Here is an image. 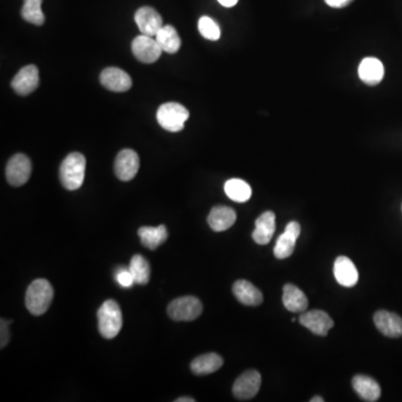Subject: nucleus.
I'll return each mask as SVG.
<instances>
[{"instance_id": "1", "label": "nucleus", "mask_w": 402, "mask_h": 402, "mask_svg": "<svg viewBox=\"0 0 402 402\" xmlns=\"http://www.w3.org/2000/svg\"><path fill=\"white\" fill-rule=\"evenodd\" d=\"M86 159L79 152L70 153L59 168V179L63 187L70 192L81 188L84 181Z\"/></svg>"}, {"instance_id": "2", "label": "nucleus", "mask_w": 402, "mask_h": 402, "mask_svg": "<svg viewBox=\"0 0 402 402\" xmlns=\"http://www.w3.org/2000/svg\"><path fill=\"white\" fill-rule=\"evenodd\" d=\"M54 290L47 279H38L31 281L26 292L25 304L31 314L40 316L51 307Z\"/></svg>"}, {"instance_id": "3", "label": "nucleus", "mask_w": 402, "mask_h": 402, "mask_svg": "<svg viewBox=\"0 0 402 402\" xmlns=\"http://www.w3.org/2000/svg\"><path fill=\"white\" fill-rule=\"evenodd\" d=\"M99 331L107 340L116 338L123 325L121 309L114 300H107L98 311Z\"/></svg>"}, {"instance_id": "4", "label": "nucleus", "mask_w": 402, "mask_h": 402, "mask_svg": "<svg viewBox=\"0 0 402 402\" xmlns=\"http://www.w3.org/2000/svg\"><path fill=\"white\" fill-rule=\"evenodd\" d=\"M189 118V111L180 103L169 102L159 107L157 112V123L169 132H179L185 127Z\"/></svg>"}, {"instance_id": "5", "label": "nucleus", "mask_w": 402, "mask_h": 402, "mask_svg": "<svg viewBox=\"0 0 402 402\" xmlns=\"http://www.w3.org/2000/svg\"><path fill=\"white\" fill-rule=\"evenodd\" d=\"M168 315L173 320H194L203 313V304L194 296L178 297L168 305Z\"/></svg>"}, {"instance_id": "6", "label": "nucleus", "mask_w": 402, "mask_h": 402, "mask_svg": "<svg viewBox=\"0 0 402 402\" xmlns=\"http://www.w3.org/2000/svg\"><path fill=\"white\" fill-rule=\"evenodd\" d=\"M31 162L27 155L17 153L10 157L6 167V178L10 186L20 187L29 180Z\"/></svg>"}, {"instance_id": "7", "label": "nucleus", "mask_w": 402, "mask_h": 402, "mask_svg": "<svg viewBox=\"0 0 402 402\" xmlns=\"http://www.w3.org/2000/svg\"><path fill=\"white\" fill-rule=\"evenodd\" d=\"M262 385V376L256 370H248L233 383V394L238 400H251L258 394Z\"/></svg>"}, {"instance_id": "8", "label": "nucleus", "mask_w": 402, "mask_h": 402, "mask_svg": "<svg viewBox=\"0 0 402 402\" xmlns=\"http://www.w3.org/2000/svg\"><path fill=\"white\" fill-rule=\"evenodd\" d=\"M132 53L141 63L152 64L160 59L162 49L155 38L142 34L133 40Z\"/></svg>"}, {"instance_id": "9", "label": "nucleus", "mask_w": 402, "mask_h": 402, "mask_svg": "<svg viewBox=\"0 0 402 402\" xmlns=\"http://www.w3.org/2000/svg\"><path fill=\"white\" fill-rule=\"evenodd\" d=\"M140 168V157L134 150L124 149L118 152L114 162V171L121 181L132 180Z\"/></svg>"}, {"instance_id": "10", "label": "nucleus", "mask_w": 402, "mask_h": 402, "mask_svg": "<svg viewBox=\"0 0 402 402\" xmlns=\"http://www.w3.org/2000/svg\"><path fill=\"white\" fill-rule=\"evenodd\" d=\"M298 322L307 327L311 332L320 337H325L330 330L334 327V322L330 315L320 309H313L309 312H304L298 318Z\"/></svg>"}, {"instance_id": "11", "label": "nucleus", "mask_w": 402, "mask_h": 402, "mask_svg": "<svg viewBox=\"0 0 402 402\" xmlns=\"http://www.w3.org/2000/svg\"><path fill=\"white\" fill-rule=\"evenodd\" d=\"M300 235H301V225L297 222H288L284 233L276 240L274 247V255L276 258L285 259L290 257L294 253Z\"/></svg>"}, {"instance_id": "12", "label": "nucleus", "mask_w": 402, "mask_h": 402, "mask_svg": "<svg viewBox=\"0 0 402 402\" xmlns=\"http://www.w3.org/2000/svg\"><path fill=\"white\" fill-rule=\"evenodd\" d=\"M40 85V72L35 65H27L16 74L12 81V88L20 95L33 93Z\"/></svg>"}, {"instance_id": "13", "label": "nucleus", "mask_w": 402, "mask_h": 402, "mask_svg": "<svg viewBox=\"0 0 402 402\" xmlns=\"http://www.w3.org/2000/svg\"><path fill=\"white\" fill-rule=\"evenodd\" d=\"M134 20L141 33L146 36L155 37L164 27L160 14L152 7H141L134 15Z\"/></svg>"}, {"instance_id": "14", "label": "nucleus", "mask_w": 402, "mask_h": 402, "mask_svg": "<svg viewBox=\"0 0 402 402\" xmlns=\"http://www.w3.org/2000/svg\"><path fill=\"white\" fill-rule=\"evenodd\" d=\"M100 82L112 92H127L132 88V79L121 68H107L100 75Z\"/></svg>"}, {"instance_id": "15", "label": "nucleus", "mask_w": 402, "mask_h": 402, "mask_svg": "<svg viewBox=\"0 0 402 402\" xmlns=\"http://www.w3.org/2000/svg\"><path fill=\"white\" fill-rule=\"evenodd\" d=\"M374 324L388 338H400L402 337V318L396 313L388 311H378L374 314Z\"/></svg>"}, {"instance_id": "16", "label": "nucleus", "mask_w": 402, "mask_h": 402, "mask_svg": "<svg viewBox=\"0 0 402 402\" xmlns=\"http://www.w3.org/2000/svg\"><path fill=\"white\" fill-rule=\"evenodd\" d=\"M276 216L273 211H265L257 218L254 229V242L258 245H268L273 238L276 228Z\"/></svg>"}, {"instance_id": "17", "label": "nucleus", "mask_w": 402, "mask_h": 402, "mask_svg": "<svg viewBox=\"0 0 402 402\" xmlns=\"http://www.w3.org/2000/svg\"><path fill=\"white\" fill-rule=\"evenodd\" d=\"M359 77L363 83L368 85L379 84L385 76V68L380 59L376 57H366L359 65Z\"/></svg>"}, {"instance_id": "18", "label": "nucleus", "mask_w": 402, "mask_h": 402, "mask_svg": "<svg viewBox=\"0 0 402 402\" xmlns=\"http://www.w3.org/2000/svg\"><path fill=\"white\" fill-rule=\"evenodd\" d=\"M335 279L344 287H353L359 281V273L351 259L346 256L337 258L333 268Z\"/></svg>"}, {"instance_id": "19", "label": "nucleus", "mask_w": 402, "mask_h": 402, "mask_svg": "<svg viewBox=\"0 0 402 402\" xmlns=\"http://www.w3.org/2000/svg\"><path fill=\"white\" fill-rule=\"evenodd\" d=\"M235 297L247 307H258L263 303V294L255 285L246 279L235 281L233 286Z\"/></svg>"}, {"instance_id": "20", "label": "nucleus", "mask_w": 402, "mask_h": 402, "mask_svg": "<svg viewBox=\"0 0 402 402\" xmlns=\"http://www.w3.org/2000/svg\"><path fill=\"white\" fill-rule=\"evenodd\" d=\"M352 387L364 401L374 402L381 396V388L379 383L372 378L363 374H357L352 379Z\"/></svg>"}, {"instance_id": "21", "label": "nucleus", "mask_w": 402, "mask_h": 402, "mask_svg": "<svg viewBox=\"0 0 402 402\" xmlns=\"http://www.w3.org/2000/svg\"><path fill=\"white\" fill-rule=\"evenodd\" d=\"M237 215L231 207L217 206L208 215V225L214 231H225L236 222Z\"/></svg>"}, {"instance_id": "22", "label": "nucleus", "mask_w": 402, "mask_h": 402, "mask_svg": "<svg viewBox=\"0 0 402 402\" xmlns=\"http://www.w3.org/2000/svg\"><path fill=\"white\" fill-rule=\"evenodd\" d=\"M283 304L287 311L293 313L305 312L309 307V301L303 291L293 284H286L283 288Z\"/></svg>"}, {"instance_id": "23", "label": "nucleus", "mask_w": 402, "mask_h": 402, "mask_svg": "<svg viewBox=\"0 0 402 402\" xmlns=\"http://www.w3.org/2000/svg\"><path fill=\"white\" fill-rule=\"evenodd\" d=\"M138 235L142 245L151 251L157 249L168 239V231L164 225L157 226V227L144 226V227L139 228Z\"/></svg>"}, {"instance_id": "24", "label": "nucleus", "mask_w": 402, "mask_h": 402, "mask_svg": "<svg viewBox=\"0 0 402 402\" xmlns=\"http://www.w3.org/2000/svg\"><path fill=\"white\" fill-rule=\"evenodd\" d=\"M222 364H224V360L220 355L217 353H206L194 359L190 364V369L197 376H207V374L218 371Z\"/></svg>"}, {"instance_id": "25", "label": "nucleus", "mask_w": 402, "mask_h": 402, "mask_svg": "<svg viewBox=\"0 0 402 402\" xmlns=\"http://www.w3.org/2000/svg\"><path fill=\"white\" fill-rule=\"evenodd\" d=\"M155 40L162 52H166V53L175 54L180 49V36L178 34L177 29L172 26H164L155 35Z\"/></svg>"}, {"instance_id": "26", "label": "nucleus", "mask_w": 402, "mask_h": 402, "mask_svg": "<svg viewBox=\"0 0 402 402\" xmlns=\"http://www.w3.org/2000/svg\"><path fill=\"white\" fill-rule=\"evenodd\" d=\"M225 192L228 198L236 203H246L252 197V188L242 179H231L225 183Z\"/></svg>"}, {"instance_id": "27", "label": "nucleus", "mask_w": 402, "mask_h": 402, "mask_svg": "<svg viewBox=\"0 0 402 402\" xmlns=\"http://www.w3.org/2000/svg\"><path fill=\"white\" fill-rule=\"evenodd\" d=\"M129 270L132 274L135 283L139 285H146L149 283L150 270L149 262L140 254H137L130 262Z\"/></svg>"}, {"instance_id": "28", "label": "nucleus", "mask_w": 402, "mask_h": 402, "mask_svg": "<svg viewBox=\"0 0 402 402\" xmlns=\"http://www.w3.org/2000/svg\"><path fill=\"white\" fill-rule=\"evenodd\" d=\"M42 0H24L22 17L27 23L42 26L45 23V15L42 10Z\"/></svg>"}, {"instance_id": "29", "label": "nucleus", "mask_w": 402, "mask_h": 402, "mask_svg": "<svg viewBox=\"0 0 402 402\" xmlns=\"http://www.w3.org/2000/svg\"><path fill=\"white\" fill-rule=\"evenodd\" d=\"M198 29L200 34L205 37L206 40H218L222 35V31L218 24L212 18L208 16H203L198 22Z\"/></svg>"}, {"instance_id": "30", "label": "nucleus", "mask_w": 402, "mask_h": 402, "mask_svg": "<svg viewBox=\"0 0 402 402\" xmlns=\"http://www.w3.org/2000/svg\"><path fill=\"white\" fill-rule=\"evenodd\" d=\"M116 281H118V284L121 285L122 287H125V288H129L135 283L131 272L129 270H124V268H121L116 273Z\"/></svg>"}, {"instance_id": "31", "label": "nucleus", "mask_w": 402, "mask_h": 402, "mask_svg": "<svg viewBox=\"0 0 402 402\" xmlns=\"http://www.w3.org/2000/svg\"><path fill=\"white\" fill-rule=\"evenodd\" d=\"M9 339V322L5 318L0 320V348L3 349L8 344Z\"/></svg>"}, {"instance_id": "32", "label": "nucleus", "mask_w": 402, "mask_h": 402, "mask_svg": "<svg viewBox=\"0 0 402 402\" xmlns=\"http://www.w3.org/2000/svg\"><path fill=\"white\" fill-rule=\"evenodd\" d=\"M324 1L327 6L332 7V8H344V7L349 6L353 0H324Z\"/></svg>"}, {"instance_id": "33", "label": "nucleus", "mask_w": 402, "mask_h": 402, "mask_svg": "<svg viewBox=\"0 0 402 402\" xmlns=\"http://www.w3.org/2000/svg\"><path fill=\"white\" fill-rule=\"evenodd\" d=\"M218 3L222 5V6L229 8V7L235 6V5L238 3V0H218Z\"/></svg>"}, {"instance_id": "34", "label": "nucleus", "mask_w": 402, "mask_h": 402, "mask_svg": "<svg viewBox=\"0 0 402 402\" xmlns=\"http://www.w3.org/2000/svg\"><path fill=\"white\" fill-rule=\"evenodd\" d=\"M196 400L194 398H189V396H181L179 399L176 400V402H194Z\"/></svg>"}, {"instance_id": "35", "label": "nucleus", "mask_w": 402, "mask_h": 402, "mask_svg": "<svg viewBox=\"0 0 402 402\" xmlns=\"http://www.w3.org/2000/svg\"><path fill=\"white\" fill-rule=\"evenodd\" d=\"M324 399H322V398H320V396H314V398H312V399H311V402H323Z\"/></svg>"}]
</instances>
